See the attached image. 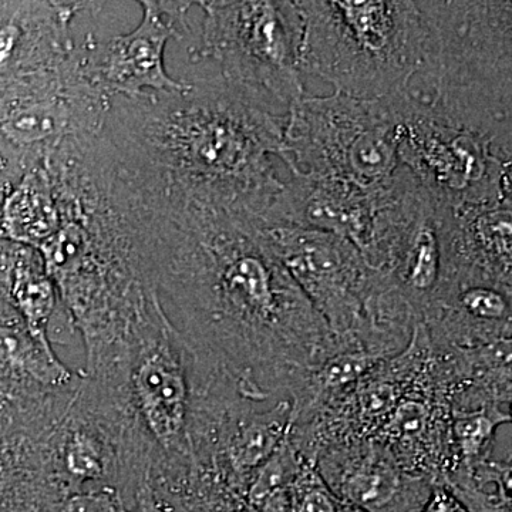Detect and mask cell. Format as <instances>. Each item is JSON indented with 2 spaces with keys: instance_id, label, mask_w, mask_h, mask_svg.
I'll return each instance as SVG.
<instances>
[{
  "instance_id": "obj_1",
  "label": "cell",
  "mask_w": 512,
  "mask_h": 512,
  "mask_svg": "<svg viewBox=\"0 0 512 512\" xmlns=\"http://www.w3.org/2000/svg\"><path fill=\"white\" fill-rule=\"evenodd\" d=\"M113 194L194 363L231 376L255 399L291 400L336 342L262 221L171 200L121 171Z\"/></svg>"
},
{
  "instance_id": "obj_2",
  "label": "cell",
  "mask_w": 512,
  "mask_h": 512,
  "mask_svg": "<svg viewBox=\"0 0 512 512\" xmlns=\"http://www.w3.org/2000/svg\"><path fill=\"white\" fill-rule=\"evenodd\" d=\"M224 77L114 99L103 133L121 167L167 197L264 222L284 181L288 113Z\"/></svg>"
},
{
  "instance_id": "obj_3",
  "label": "cell",
  "mask_w": 512,
  "mask_h": 512,
  "mask_svg": "<svg viewBox=\"0 0 512 512\" xmlns=\"http://www.w3.org/2000/svg\"><path fill=\"white\" fill-rule=\"evenodd\" d=\"M423 79L454 120L511 160L512 2H430Z\"/></svg>"
},
{
  "instance_id": "obj_4",
  "label": "cell",
  "mask_w": 512,
  "mask_h": 512,
  "mask_svg": "<svg viewBox=\"0 0 512 512\" xmlns=\"http://www.w3.org/2000/svg\"><path fill=\"white\" fill-rule=\"evenodd\" d=\"M302 73L335 92L382 100L409 90L426 56L420 2L299 0Z\"/></svg>"
},
{
  "instance_id": "obj_5",
  "label": "cell",
  "mask_w": 512,
  "mask_h": 512,
  "mask_svg": "<svg viewBox=\"0 0 512 512\" xmlns=\"http://www.w3.org/2000/svg\"><path fill=\"white\" fill-rule=\"evenodd\" d=\"M84 373L126 406L154 456L151 483L175 484L190 476V352L164 309L138 326L113 359Z\"/></svg>"
},
{
  "instance_id": "obj_6",
  "label": "cell",
  "mask_w": 512,
  "mask_h": 512,
  "mask_svg": "<svg viewBox=\"0 0 512 512\" xmlns=\"http://www.w3.org/2000/svg\"><path fill=\"white\" fill-rule=\"evenodd\" d=\"M279 157L289 171L342 178L369 190L389 187L404 168L390 97L305 94L288 111Z\"/></svg>"
},
{
  "instance_id": "obj_7",
  "label": "cell",
  "mask_w": 512,
  "mask_h": 512,
  "mask_svg": "<svg viewBox=\"0 0 512 512\" xmlns=\"http://www.w3.org/2000/svg\"><path fill=\"white\" fill-rule=\"evenodd\" d=\"M192 62L211 60L227 82L291 110L305 96L301 52L303 16L298 2L211 0Z\"/></svg>"
},
{
  "instance_id": "obj_8",
  "label": "cell",
  "mask_w": 512,
  "mask_h": 512,
  "mask_svg": "<svg viewBox=\"0 0 512 512\" xmlns=\"http://www.w3.org/2000/svg\"><path fill=\"white\" fill-rule=\"evenodd\" d=\"M390 101L400 161L431 197L451 210L503 202L507 161L490 140L410 87Z\"/></svg>"
},
{
  "instance_id": "obj_9",
  "label": "cell",
  "mask_w": 512,
  "mask_h": 512,
  "mask_svg": "<svg viewBox=\"0 0 512 512\" xmlns=\"http://www.w3.org/2000/svg\"><path fill=\"white\" fill-rule=\"evenodd\" d=\"M264 229L276 255L325 320L336 343L360 345L372 352L369 305L379 271L339 235L284 225H264Z\"/></svg>"
},
{
  "instance_id": "obj_10",
  "label": "cell",
  "mask_w": 512,
  "mask_h": 512,
  "mask_svg": "<svg viewBox=\"0 0 512 512\" xmlns=\"http://www.w3.org/2000/svg\"><path fill=\"white\" fill-rule=\"evenodd\" d=\"M140 5L143 19L136 29L107 42L89 33L80 45L87 76L110 100L183 92L188 87V82L168 74L164 55L171 39H184L190 32L187 16L194 3L144 0Z\"/></svg>"
},
{
  "instance_id": "obj_11",
  "label": "cell",
  "mask_w": 512,
  "mask_h": 512,
  "mask_svg": "<svg viewBox=\"0 0 512 512\" xmlns=\"http://www.w3.org/2000/svg\"><path fill=\"white\" fill-rule=\"evenodd\" d=\"M458 384L453 353L434 348L429 362L373 440L404 470L436 484L446 483L457 470L451 421Z\"/></svg>"
},
{
  "instance_id": "obj_12",
  "label": "cell",
  "mask_w": 512,
  "mask_h": 512,
  "mask_svg": "<svg viewBox=\"0 0 512 512\" xmlns=\"http://www.w3.org/2000/svg\"><path fill=\"white\" fill-rule=\"evenodd\" d=\"M406 167L389 187L369 190L342 178L291 171L264 225L316 229L352 242L370 265L379 247L384 214L402 183Z\"/></svg>"
},
{
  "instance_id": "obj_13",
  "label": "cell",
  "mask_w": 512,
  "mask_h": 512,
  "mask_svg": "<svg viewBox=\"0 0 512 512\" xmlns=\"http://www.w3.org/2000/svg\"><path fill=\"white\" fill-rule=\"evenodd\" d=\"M313 464L340 500L363 512H421L436 485L373 440L333 444Z\"/></svg>"
},
{
  "instance_id": "obj_14",
  "label": "cell",
  "mask_w": 512,
  "mask_h": 512,
  "mask_svg": "<svg viewBox=\"0 0 512 512\" xmlns=\"http://www.w3.org/2000/svg\"><path fill=\"white\" fill-rule=\"evenodd\" d=\"M423 325L440 350L512 339V288L473 272H448Z\"/></svg>"
},
{
  "instance_id": "obj_15",
  "label": "cell",
  "mask_w": 512,
  "mask_h": 512,
  "mask_svg": "<svg viewBox=\"0 0 512 512\" xmlns=\"http://www.w3.org/2000/svg\"><path fill=\"white\" fill-rule=\"evenodd\" d=\"M96 3L3 0L0 3V77L60 69L79 46L72 23Z\"/></svg>"
},
{
  "instance_id": "obj_16",
  "label": "cell",
  "mask_w": 512,
  "mask_h": 512,
  "mask_svg": "<svg viewBox=\"0 0 512 512\" xmlns=\"http://www.w3.org/2000/svg\"><path fill=\"white\" fill-rule=\"evenodd\" d=\"M0 302V406H28L76 386L82 372L73 373L9 302Z\"/></svg>"
},
{
  "instance_id": "obj_17",
  "label": "cell",
  "mask_w": 512,
  "mask_h": 512,
  "mask_svg": "<svg viewBox=\"0 0 512 512\" xmlns=\"http://www.w3.org/2000/svg\"><path fill=\"white\" fill-rule=\"evenodd\" d=\"M448 272H473L512 288L511 207L500 202L448 210L444 275Z\"/></svg>"
},
{
  "instance_id": "obj_18",
  "label": "cell",
  "mask_w": 512,
  "mask_h": 512,
  "mask_svg": "<svg viewBox=\"0 0 512 512\" xmlns=\"http://www.w3.org/2000/svg\"><path fill=\"white\" fill-rule=\"evenodd\" d=\"M0 291V299L19 312L30 332L42 342L53 345L50 328L63 311L64 303L39 249L2 239Z\"/></svg>"
},
{
  "instance_id": "obj_19",
  "label": "cell",
  "mask_w": 512,
  "mask_h": 512,
  "mask_svg": "<svg viewBox=\"0 0 512 512\" xmlns=\"http://www.w3.org/2000/svg\"><path fill=\"white\" fill-rule=\"evenodd\" d=\"M62 227V215L46 163L2 194V239L40 249Z\"/></svg>"
},
{
  "instance_id": "obj_20",
  "label": "cell",
  "mask_w": 512,
  "mask_h": 512,
  "mask_svg": "<svg viewBox=\"0 0 512 512\" xmlns=\"http://www.w3.org/2000/svg\"><path fill=\"white\" fill-rule=\"evenodd\" d=\"M450 350L460 379L453 407L485 403L508 407L512 400V339L473 349Z\"/></svg>"
},
{
  "instance_id": "obj_21",
  "label": "cell",
  "mask_w": 512,
  "mask_h": 512,
  "mask_svg": "<svg viewBox=\"0 0 512 512\" xmlns=\"http://www.w3.org/2000/svg\"><path fill=\"white\" fill-rule=\"evenodd\" d=\"M511 423L503 406L485 403L474 407H453L454 450L457 470L444 484L466 483L473 480L478 466L491 460L498 427Z\"/></svg>"
},
{
  "instance_id": "obj_22",
  "label": "cell",
  "mask_w": 512,
  "mask_h": 512,
  "mask_svg": "<svg viewBox=\"0 0 512 512\" xmlns=\"http://www.w3.org/2000/svg\"><path fill=\"white\" fill-rule=\"evenodd\" d=\"M458 484L474 485L491 507L512 512V457L485 461L474 471L473 480Z\"/></svg>"
},
{
  "instance_id": "obj_23",
  "label": "cell",
  "mask_w": 512,
  "mask_h": 512,
  "mask_svg": "<svg viewBox=\"0 0 512 512\" xmlns=\"http://www.w3.org/2000/svg\"><path fill=\"white\" fill-rule=\"evenodd\" d=\"M56 512H120L119 493L100 490L63 495Z\"/></svg>"
},
{
  "instance_id": "obj_24",
  "label": "cell",
  "mask_w": 512,
  "mask_h": 512,
  "mask_svg": "<svg viewBox=\"0 0 512 512\" xmlns=\"http://www.w3.org/2000/svg\"><path fill=\"white\" fill-rule=\"evenodd\" d=\"M421 512H471L456 491L447 484L434 485L429 500Z\"/></svg>"
},
{
  "instance_id": "obj_25",
  "label": "cell",
  "mask_w": 512,
  "mask_h": 512,
  "mask_svg": "<svg viewBox=\"0 0 512 512\" xmlns=\"http://www.w3.org/2000/svg\"><path fill=\"white\" fill-rule=\"evenodd\" d=\"M448 485V484H447ZM454 491H456L458 497L467 504L471 512H507L497 510V508L491 507L487 501L484 500L483 494L478 488L471 484L461 485H450Z\"/></svg>"
},
{
  "instance_id": "obj_26",
  "label": "cell",
  "mask_w": 512,
  "mask_h": 512,
  "mask_svg": "<svg viewBox=\"0 0 512 512\" xmlns=\"http://www.w3.org/2000/svg\"><path fill=\"white\" fill-rule=\"evenodd\" d=\"M503 204L512 208V158L507 163L503 185Z\"/></svg>"
},
{
  "instance_id": "obj_27",
  "label": "cell",
  "mask_w": 512,
  "mask_h": 512,
  "mask_svg": "<svg viewBox=\"0 0 512 512\" xmlns=\"http://www.w3.org/2000/svg\"><path fill=\"white\" fill-rule=\"evenodd\" d=\"M507 412H508V414H510V419H511V423H512V400H511L510 404H508Z\"/></svg>"
},
{
  "instance_id": "obj_28",
  "label": "cell",
  "mask_w": 512,
  "mask_h": 512,
  "mask_svg": "<svg viewBox=\"0 0 512 512\" xmlns=\"http://www.w3.org/2000/svg\"><path fill=\"white\" fill-rule=\"evenodd\" d=\"M36 511H37V508H36V510L30 511V512H36Z\"/></svg>"
}]
</instances>
